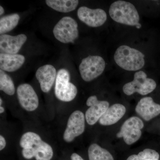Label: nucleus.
I'll list each match as a JSON object with an SVG mask.
<instances>
[{"mask_svg":"<svg viewBox=\"0 0 160 160\" xmlns=\"http://www.w3.org/2000/svg\"><path fill=\"white\" fill-rule=\"evenodd\" d=\"M19 144L22 148V154L26 159L35 158L36 160H50L53 156L51 146L43 141L39 135L33 132L24 133L20 139Z\"/></svg>","mask_w":160,"mask_h":160,"instance_id":"obj_1","label":"nucleus"},{"mask_svg":"<svg viewBox=\"0 0 160 160\" xmlns=\"http://www.w3.org/2000/svg\"><path fill=\"white\" fill-rule=\"evenodd\" d=\"M145 55L137 49L126 45L120 46L114 55L115 62L118 66L125 70L137 71L144 67Z\"/></svg>","mask_w":160,"mask_h":160,"instance_id":"obj_2","label":"nucleus"},{"mask_svg":"<svg viewBox=\"0 0 160 160\" xmlns=\"http://www.w3.org/2000/svg\"><path fill=\"white\" fill-rule=\"evenodd\" d=\"M110 17L115 22L129 26H136L140 21L139 15L134 5L124 1L112 3L109 10Z\"/></svg>","mask_w":160,"mask_h":160,"instance_id":"obj_3","label":"nucleus"},{"mask_svg":"<svg viewBox=\"0 0 160 160\" xmlns=\"http://www.w3.org/2000/svg\"><path fill=\"white\" fill-rule=\"evenodd\" d=\"M70 74L67 69H61L58 71L54 92L56 97L62 102H71L77 95V88L74 84L70 82Z\"/></svg>","mask_w":160,"mask_h":160,"instance_id":"obj_4","label":"nucleus"},{"mask_svg":"<svg viewBox=\"0 0 160 160\" xmlns=\"http://www.w3.org/2000/svg\"><path fill=\"white\" fill-rule=\"evenodd\" d=\"M52 32L55 38L64 44L73 43L79 37L78 23L70 17L62 18L55 26Z\"/></svg>","mask_w":160,"mask_h":160,"instance_id":"obj_5","label":"nucleus"},{"mask_svg":"<svg viewBox=\"0 0 160 160\" xmlns=\"http://www.w3.org/2000/svg\"><path fill=\"white\" fill-rule=\"evenodd\" d=\"M106 66L105 60L101 56H89L83 59L79 66L81 77L85 82H91L103 73Z\"/></svg>","mask_w":160,"mask_h":160,"instance_id":"obj_6","label":"nucleus"},{"mask_svg":"<svg viewBox=\"0 0 160 160\" xmlns=\"http://www.w3.org/2000/svg\"><path fill=\"white\" fill-rule=\"evenodd\" d=\"M147 77L146 73L142 71L135 72L133 81L123 86V92L128 96L135 92L142 95L151 93L156 88L157 84L154 80Z\"/></svg>","mask_w":160,"mask_h":160,"instance_id":"obj_7","label":"nucleus"},{"mask_svg":"<svg viewBox=\"0 0 160 160\" xmlns=\"http://www.w3.org/2000/svg\"><path fill=\"white\" fill-rule=\"evenodd\" d=\"M144 127L142 120L138 117H132L123 123L117 137L123 138L127 145H132L141 137L142 129Z\"/></svg>","mask_w":160,"mask_h":160,"instance_id":"obj_8","label":"nucleus"},{"mask_svg":"<svg viewBox=\"0 0 160 160\" xmlns=\"http://www.w3.org/2000/svg\"><path fill=\"white\" fill-rule=\"evenodd\" d=\"M85 115L82 111L76 110L68 119L66 129L63 135V140L67 143L72 142L85 131Z\"/></svg>","mask_w":160,"mask_h":160,"instance_id":"obj_9","label":"nucleus"},{"mask_svg":"<svg viewBox=\"0 0 160 160\" xmlns=\"http://www.w3.org/2000/svg\"><path fill=\"white\" fill-rule=\"evenodd\" d=\"M17 97L20 106L29 112L34 111L39 106V99L33 87L27 83L19 85L17 89Z\"/></svg>","mask_w":160,"mask_h":160,"instance_id":"obj_10","label":"nucleus"},{"mask_svg":"<svg viewBox=\"0 0 160 160\" xmlns=\"http://www.w3.org/2000/svg\"><path fill=\"white\" fill-rule=\"evenodd\" d=\"M77 15L80 21L93 28L102 26L107 19V14L102 9H92L86 6L80 7L78 9Z\"/></svg>","mask_w":160,"mask_h":160,"instance_id":"obj_11","label":"nucleus"},{"mask_svg":"<svg viewBox=\"0 0 160 160\" xmlns=\"http://www.w3.org/2000/svg\"><path fill=\"white\" fill-rule=\"evenodd\" d=\"M86 104L89 108L86 110L85 118L87 123L90 126L94 125L99 121L109 106L107 101H99L95 95L89 97Z\"/></svg>","mask_w":160,"mask_h":160,"instance_id":"obj_12","label":"nucleus"},{"mask_svg":"<svg viewBox=\"0 0 160 160\" xmlns=\"http://www.w3.org/2000/svg\"><path fill=\"white\" fill-rule=\"evenodd\" d=\"M27 40V36L24 34H18L14 36L6 34L1 35V53L18 54Z\"/></svg>","mask_w":160,"mask_h":160,"instance_id":"obj_13","label":"nucleus"},{"mask_svg":"<svg viewBox=\"0 0 160 160\" xmlns=\"http://www.w3.org/2000/svg\"><path fill=\"white\" fill-rule=\"evenodd\" d=\"M57 75L56 69L52 65H44L38 69L36 77L43 92L47 93L50 91L56 81Z\"/></svg>","mask_w":160,"mask_h":160,"instance_id":"obj_14","label":"nucleus"},{"mask_svg":"<svg viewBox=\"0 0 160 160\" xmlns=\"http://www.w3.org/2000/svg\"><path fill=\"white\" fill-rule=\"evenodd\" d=\"M135 111L143 120L149 121L160 114V105L151 97L142 98L137 105Z\"/></svg>","mask_w":160,"mask_h":160,"instance_id":"obj_15","label":"nucleus"},{"mask_svg":"<svg viewBox=\"0 0 160 160\" xmlns=\"http://www.w3.org/2000/svg\"><path fill=\"white\" fill-rule=\"evenodd\" d=\"M126 109L124 105L115 104L109 107L99 122L104 126H111L117 123L126 113Z\"/></svg>","mask_w":160,"mask_h":160,"instance_id":"obj_16","label":"nucleus"},{"mask_svg":"<svg viewBox=\"0 0 160 160\" xmlns=\"http://www.w3.org/2000/svg\"><path fill=\"white\" fill-rule=\"evenodd\" d=\"M25 61L26 58L22 55L1 53L0 68L4 71L12 72L21 68Z\"/></svg>","mask_w":160,"mask_h":160,"instance_id":"obj_17","label":"nucleus"},{"mask_svg":"<svg viewBox=\"0 0 160 160\" xmlns=\"http://www.w3.org/2000/svg\"><path fill=\"white\" fill-rule=\"evenodd\" d=\"M46 5L51 9L61 12H69L76 9L78 0H46Z\"/></svg>","mask_w":160,"mask_h":160,"instance_id":"obj_18","label":"nucleus"},{"mask_svg":"<svg viewBox=\"0 0 160 160\" xmlns=\"http://www.w3.org/2000/svg\"><path fill=\"white\" fill-rule=\"evenodd\" d=\"M88 157L89 160H114L109 151L96 143L89 146Z\"/></svg>","mask_w":160,"mask_h":160,"instance_id":"obj_19","label":"nucleus"},{"mask_svg":"<svg viewBox=\"0 0 160 160\" xmlns=\"http://www.w3.org/2000/svg\"><path fill=\"white\" fill-rule=\"evenodd\" d=\"M20 19V16L17 13L2 17L0 19V34H5L14 29L18 24Z\"/></svg>","mask_w":160,"mask_h":160,"instance_id":"obj_20","label":"nucleus"},{"mask_svg":"<svg viewBox=\"0 0 160 160\" xmlns=\"http://www.w3.org/2000/svg\"><path fill=\"white\" fill-rule=\"evenodd\" d=\"M0 90L9 96L13 95L16 91L11 78L2 69L0 70Z\"/></svg>","mask_w":160,"mask_h":160,"instance_id":"obj_21","label":"nucleus"},{"mask_svg":"<svg viewBox=\"0 0 160 160\" xmlns=\"http://www.w3.org/2000/svg\"><path fill=\"white\" fill-rule=\"evenodd\" d=\"M159 154L155 150L146 149L137 155H132L126 160H159Z\"/></svg>","mask_w":160,"mask_h":160,"instance_id":"obj_22","label":"nucleus"},{"mask_svg":"<svg viewBox=\"0 0 160 160\" xmlns=\"http://www.w3.org/2000/svg\"><path fill=\"white\" fill-rule=\"evenodd\" d=\"M6 140L2 135H0V150L2 151L6 147Z\"/></svg>","mask_w":160,"mask_h":160,"instance_id":"obj_23","label":"nucleus"},{"mask_svg":"<svg viewBox=\"0 0 160 160\" xmlns=\"http://www.w3.org/2000/svg\"><path fill=\"white\" fill-rule=\"evenodd\" d=\"M72 160H84L82 157L76 153H73L71 156Z\"/></svg>","mask_w":160,"mask_h":160,"instance_id":"obj_24","label":"nucleus"},{"mask_svg":"<svg viewBox=\"0 0 160 160\" xmlns=\"http://www.w3.org/2000/svg\"><path fill=\"white\" fill-rule=\"evenodd\" d=\"M4 12H5V10H4V8H3L2 6H0V15L2 16V15L4 14Z\"/></svg>","mask_w":160,"mask_h":160,"instance_id":"obj_25","label":"nucleus"},{"mask_svg":"<svg viewBox=\"0 0 160 160\" xmlns=\"http://www.w3.org/2000/svg\"><path fill=\"white\" fill-rule=\"evenodd\" d=\"M5 109H4V108L3 106H0V113H1V114H2V113H3V112H5Z\"/></svg>","mask_w":160,"mask_h":160,"instance_id":"obj_26","label":"nucleus"},{"mask_svg":"<svg viewBox=\"0 0 160 160\" xmlns=\"http://www.w3.org/2000/svg\"><path fill=\"white\" fill-rule=\"evenodd\" d=\"M136 26V28H137V29H140V28H141V27H142V26H141V25L140 23L138 24V25Z\"/></svg>","mask_w":160,"mask_h":160,"instance_id":"obj_27","label":"nucleus"},{"mask_svg":"<svg viewBox=\"0 0 160 160\" xmlns=\"http://www.w3.org/2000/svg\"><path fill=\"white\" fill-rule=\"evenodd\" d=\"M2 103H3L2 99V98H0V105H1V106H2Z\"/></svg>","mask_w":160,"mask_h":160,"instance_id":"obj_28","label":"nucleus"}]
</instances>
